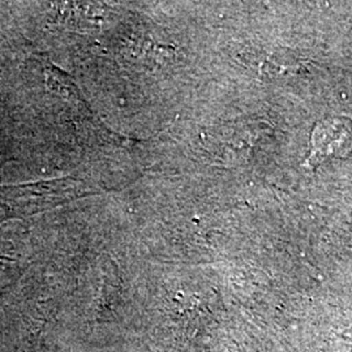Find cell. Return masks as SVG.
<instances>
[{"label": "cell", "instance_id": "obj_1", "mask_svg": "<svg viewBox=\"0 0 352 352\" xmlns=\"http://www.w3.org/2000/svg\"><path fill=\"white\" fill-rule=\"evenodd\" d=\"M314 155L320 160L327 157H342L343 151L352 148V132L343 122L330 120L320 123L314 133Z\"/></svg>", "mask_w": 352, "mask_h": 352}]
</instances>
